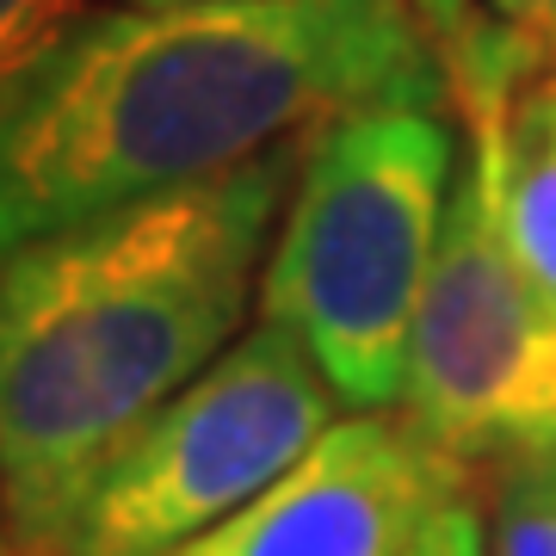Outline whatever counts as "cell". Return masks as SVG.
<instances>
[{
	"label": "cell",
	"instance_id": "cell-10",
	"mask_svg": "<svg viewBox=\"0 0 556 556\" xmlns=\"http://www.w3.org/2000/svg\"><path fill=\"white\" fill-rule=\"evenodd\" d=\"M482 482H464L433 507L408 556H489V514H482Z\"/></svg>",
	"mask_w": 556,
	"mask_h": 556
},
{
	"label": "cell",
	"instance_id": "cell-12",
	"mask_svg": "<svg viewBox=\"0 0 556 556\" xmlns=\"http://www.w3.org/2000/svg\"><path fill=\"white\" fill-rule=\"evenodd\" d=\"M482 13L501 31H514V38H526L556 56V0H482Z\"/></svg>",
	"mask_w": 556,
	"mask_h": 556
},
{
	"label": "cell",
	"instance_id": "cell-6",
	"mask_svg": "<svg viewBox=\"0 0 556 556\" xmlns=\"http://www.w3.org/2000/svg\"><path fill=\"white\" fill-rule=\"evenodd\" d=\"M464 482L402 415H340L298 470L167 556H408Z\"/></svg>",
	"mask_w": 556,
	"mask_h": 556
},
{
	"label": "cell",
	"instance_id": "cell-14",
	"mask_svg": "<svg viewBox=\"0 0 556 556\" xmlns=\"http://www.w3.org/2000/svg\"><path fill=\"white\" fill-rule=\"evenodd\" d=\"M0 556H13V538H7V514H0Z\"/></svg>",
	"mask_w": 556,
	"mask_h": 556
},
{
	"label": "cell",
	"instance_id": "cell-13",
	"mask_svg": "<svg viewBox=\"0 0 556 556\" xmlns=\"http://www.w3.org/2000/svg\"><path fill=\"white\" fill-rule=\"evenodd\" d=\"M118 7H211V0H118Z\"/></svg>",
	"mask_w": 556,
	"mask_h": 556
},
{
	"label": "cell",
	"instance_id": "cell-11",
	"mask_svg": "<svg viewBox=\"0 0 556 556\" xmlns=\"http://www.w3.org/2000/svg\"><path fill=\"white\" fill-rule=\"evenodd\" d=\"M420 25H427V38L433 50L445 56V75H464V62L477 56V43L489 38V13H482L477 0H415Z\"/></svg>",
	"mask_w": 556,
	"mask_h": 556
},
{
	"label": "cell",
	"instance_id": "cell-8",
	"mask_svg": "<svg viewBox=\"0 0 556 556\" xmlns=\"http://www.w3.org/2000/svg\"><path fill=\"white\" fill-rule=\"evenodd\" d=\"M489 556H556V464L489 482Z\"/></svg>",
	"mask_w": 556,
	"mask_h": 556
},
{
	"label": "cell",
	"instance_id": "cell-2",
	"mask_svg": "<svg viewBox=\"0 0 556 556\" xmlns=\"http://www.w3.org/2000/svg\"><path fill=\"white\" fill-rule=\"evenodd\" d=\"M303 149L0 260V514L13 556L56 551L105 464L248 334Z\"/></svg>",
	"mask_w": 556,
	"mask_h": 556
},
{
	"label": "cell",
	"instance_id": "cell-3",
	"mask_svg": "<svg viewBox=\"0 0 556 556\" xmlns=\"http://www.w3.org/2000/svg\"><path fill=\"white\" fill-rule=\"evenodd\" d=\"M470 142L439 105H371L309 137L260 273V321L316 358L346 415H396L420 291Z\"/></svg>",
	"mask_w": 556,
	"mask_h": 556
},
{
	"label": "cell",
	"instance_id": "cell-1",
	"mask_svg": "<svg viewBox=\"0 0 556 556\" xmlns=\"http://www.w3.org/2000/svg\"><path fill=\"white\" fill-rule=\"evenodd\" d=\"M439 105L415 0L105 7L0 93V260L241 174L346 112Z\"/></svg>",
	"mask_w": 556,
	"mask_h": 556
},
{
	"label": "cell",
	"instance_id": "cell-5",
	"mask_svg": "<svg viewBox=\"0 0 556 556\" xmlns=\"http://www.w3.org/2000/svg\"><path fill=\"white\" fill-rule=\"evenodd\" d=\"M396 415L470 482L556 464V298L538 291L501 236L477 149L464 155L420 291Z\"/></svg>",
	"mask_w": 556,
	"mask_h": 556
},
{
	"label": "cell",
	"instance_id": "cell-9",
	"mask_svg": "<svg viewBox=\"0 0 556 556\" xmlns=\"http://www.w3.org/2000/svg\"><path fill=\"white\" fill-rule=\"evenodd\" d=\"M87 13L93 0H0V93L20 87Z\"/></svg>",
	"mask_w": 556,
	"mask_h": 556
},
{
	"label": "cell",
	"instance_id": "cell-4",
	"mask_svg": "<svg viewBox=\"0 0 556 556\" xmlns=\"http://www.w3.org/2000/svg\"><path fill=\"white\" fill-rule=\"evenodd\" d=\"M346 415L316 358L254 321L192 378L80 501L50 556H167L260 501Z\"/></svg>",
	"mask_w": 556,
	"mask_h": 556
},
{
	"label": "cell",
	"instance_id": "cell-7",
	"mask_svg": "<svg viewBox=\"0 0 556 556\" xmlns=\"http://www.w3.org/2000/svg\"><path fill=\"white\" fill-rule=\"evenodd\" d=\"M464 142L489 167L495 217L514 260L544 298H556V62L532 68L501 112L464 124Z\"/></svg>",
	"mask_w": 556,
	"mask_h": 556
}]
</instances>
